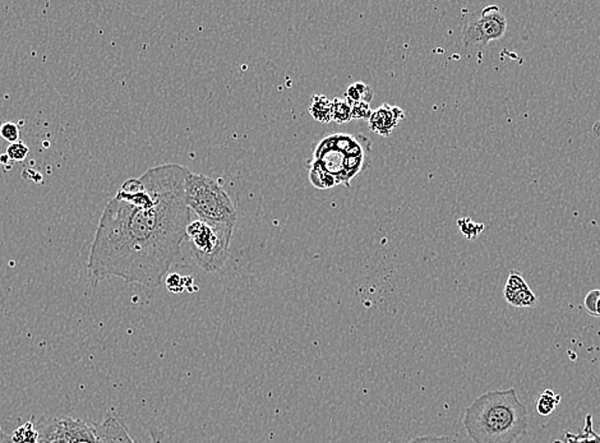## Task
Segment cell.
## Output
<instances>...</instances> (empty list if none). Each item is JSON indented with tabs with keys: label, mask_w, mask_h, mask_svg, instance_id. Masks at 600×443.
Listing matches in <instances>:
<instances>
[{
	"label": "cell",
	"mask_w": 600,
	"mask_h": 443,
	"mask_svg": "<svg viewBox=\"0 0 600 443\" xmlns=\"http://www.w3.org/2000/svg\"><path fill=\"white\" fill-rule=\"evenodd\" d=\"M188 171L164 163L122 184L96 229L87 262L92 279L117 277L148 289L163 282L192 221Z\"/></svg>",
	"instance_id": "6da1fadb"
},
{
	"label": "cell",
	"mask_w": 600,
	"mask_h": 443,
	"mask_svg": "<svg viewBox=\"0 0 600 443\" xmlns=\"http://www.w3.org/2000/svg\"><path fill=\"white\" fill-rule=\"evenodd\" d=\"M464 427L476 443H514L528 433L529 414L516 389H493L469 405Z\"/></svg>",
	"instance_id": "7a4b0ae2"
},
{
	"label": "cell",
	"mask_w": 600,
	"mask_h": 443,
	"mask_svg": "<svg viewBox=\"0 0 600 443\" xmlns=\"http://www.w3.org/2000/svg\"><path fill=\"white\" fill-rule=\"evenodd\" d=\"M233 233V224L213 223L197 218L189 223L184 241L195 264L203 271L216 273L227 261Z\"/></svg>",
	"instance_id": "3957f363"
},
{
	"label": "cell",
	"mask_w": 600,
	"mask_h": 443,
	"mask_svg": "<svg viewBox=\"0 0 600 443\" xmlns=\"http://www.w3.org/2000/svg\"><path fill=\"white\" fill-rule=\"evenodd\" d=\"M186 201L195 216L213 223H236V210L232 198L218 182L203 174L188 171Z\"/></svg>",
	"instance_id": "277c9868"
},
{
	"label": "cell",
	"mask_w": 600,
	"mask_h": 443,
	"mask_svg": "<svg viewBox=\"0 0 600 443\" xmlns=\"http://www.w3.org/2000/svg\"><path fill=\"white\" fill-rule=\"evenodd\" d=\"M507 31V19L497 6H488L476 19L469 21L462 30L467 49L483 50L491 41L502 39Z\"/></svg>",
	"instance_id": "5b68a950"
},
{
	"label": "cell",
	"mask_w": 600,
	"mask_h": 443,
	"mask_svg": "<svg viewBox=\"0 0 600 443\" xmlns=\"http://www.w3.org/2000/svg\"><path fill=\"white\" fill-rule=\"evenodd\" d=\"M503 296L507 303L516 308H533L538 303V298L524 279L522 273L514 270L507 277Z\"/></svg>",
	"instance_id": "8992f818"
},
{
	"label": "cell",
	"mask_w": 600,
	"mask_h": 443,
	"mask_svg": "<svg viewBox=\"0 0 600 443\" xmlns=\"http://www.w3.org/2000/svg\"><path fill=\"white\" fill-rule=\"evenodd\" d=\"M404 118L405 114L403 109L384 104L378 109L372 111V115L369 118V128L372 132L387 137L398 127V122Z\"/></svg>",
	"instance_id": "52a82bcc"
},
{
	"label": "cell",
	"mask_w": 600,
	"mask_h": 443,
	"mask_svg": "<svg viewBox=\"0 0 600 443\" xmlns=\"http://www.w3.org/2000/svg\"><path fill=\"white\" fill-rule=\"evenodd\" d=\"M62 424L63 435L68 443L97 442V426L83 420L63 417L59 418Z\"/></svg>",
	"instance_id": "ba28073f"
},
{
	"label": "cell",
	"mask_w": 600,
	"mask_h": 443,
	"mask_svg": "<svg viewBox=\"0 0 600 443\" xmlns=\"http://www.w3.org/2000/svg\"><path fill=\"white\" fill-rule=\"evenodd\" d=\"M96 443H134L128 435L127 428L114 415H108L102 424L97 426Z\"/></svg>",
	"instance_id": "9c48e42d"
},
{
	"label": "cell",
	"mask_w": 600,
	"mask_h": 443,
	"mask_svg": "<svg viewBox=\"0 0 600 443\" xmlns=\"http://www.w3.org/2000/svg\"><path fill=\"white\" fill-rule=\"evenodd\" d=\"M331 109H332V102L328 100L325 95H313L311 106H309V114L318 123L327 124L331 122Z\"/></svg>",
	"instance_id": "30bf717a"
},
{
	"label": "cell",
	"mask_w": 600,
	"mask_h": 443,
	"mask_svg": "<svg viewBox=\"0 0 600 443\" xmlns=\"http://www.w3.org/2000/svg\"><path fill=\"white\" fill-rule=\"evenodd\" d=\"M562 443H600V433H597L592 428V415L587 414L585 417V426L581 433H565V441Z\"/></svg>",
	"instance_id": "8fae6325"
},
{
	"label": "cell",
	"mask_w": 600,
	"mask_h": 443,
	"mask_svg": "<svg viewBox=\"0 0 600 443\" xmlns=\"http://www.w3.org/2000/svg\"><path fill=\"white\" fill-rule=\"evenodd\" d=\"M560 403H561V395H557L553 389H546L537 398L535 410L542 417H549L553 414Z\"/></svg>",
	"instance_id": "7c38bea8"
},
{
	"label": "cell",
	"mask_w": 600,
	"mask_h": 443,
	"mask_svg": "<svg viewBox=\"0 0 600 443\" xmlns=\"http://www.w3.org/2000/svg\"><path fill=\"white\" fill-rule=\"evenodd\" d=\"M372 99H373V90L363 82L352 83L348 87V90L345 92V100L349 102L350 105L358 104V102L369 104L372 102Z\"/></svg>",
	"instance_id": "4fadbf2b"
},
{
	"label": "cell",
	"mask_w": 600,
	"mask_h": 443,
	"mask_svg": "<svg viewBox=\"0 0 600 443\" xmlns=\"http://www.w3.org/2000/svg\"><path fill=\"white\" fill-rule=\"evenodd\" d=\"M350 120H352L350 104L345 99H334L331 109V122H335L337 124H345Z\"/></svg>",
	"instance_id": "5bb4252c"
},
{
	"label": "cell",
	"mask_w": 600,
	"mask_h": 443,
	"mask_svg": "<svg viewBox=\"0 0 600 443\" xmlns=\"http://www.w3.org/2000/svg\"><path fill=\"white\" fill-rule=\"evenodd\" d=\"M456 224L459 226L464 238L468 241H476V238L483 233L484 229H485L484 224L476 223V221H473V218H468V216L457 218Z\"/></svg>",
	"instance_id": "9a60e30c"
},
{
	"label": "cell",
	"mask_w": 600,
	"mask_h": 443,
	"mask_svg": "<svg viewBox=\"0 0 600 443\" xmlns=\"http://www.w3.org/2000/svg\"><path fill=\"white\" fill-rule=\"evenodd\" d=\"M189 287H195L193 277H190V276L183 277V276H180L179 273H172L166 277V288L174 294L183 293L184 290H188Z\"/></svg>",
	"instance_id": "2e32d148"
},
{
	"label": "cell",
	"mask_w": 600,
	"mask_h": 443,
	"mask_svg": "<svg viewBox=\"0 0 600 443\" xmlns=\"http://www.w3.org/2000/svg\"><path fill=\"white\" fill-rule=\"evenodd\" d=\"M584 308L592 317H600V289H594L586 294Z\"/></svg>",
	"instance_id": "e0dca14e"
},
{
	"label": "cell",
	"mask_w": 600,
	"mask_h": 443,
	"mask_svg": "<svg viewBox=\"0 0 600 443\" xmlns=\"http://www.w3.org/2000/svg\"><path fill=\"white\" fill-rule=\"evenodd\" d=\"M29 154H30V148L27 147L22 140H18L16 143H10L7 147V152H6L9 160H13V161H24Z\"/></svg>",
	"instance_id": "ac0fdd59"
},
{
	"label": "cell",
	"mask_w": 600,
	"mask_h": 443,
	"mask_svg": "<svg viewBox=\"0 0 600 443\" xmlns=\"http://www.w3.org/2000/svg\"><path fill=\"white\" fill-rule=\"evenodd\" d=\"M0 136L10 143H16L19 140V128L18 125L7 122L0 127Z\"/></svg>",
	"instance_id": "d6986e66"
},
{
	"label": "cell",
	"mask_w": 600,
	"mask_h": 443,
	"mask_svg": "<svg viewBox=\"0 0 600 443\" xmlns=\"http://www.w3.org/2000/svg\"><path fill=\"white\" fill-rule=\"evenodd\" d=\"M372 115V109L369 104L358 102L351 105V118L352 119H369Z\"/></svg>",
	"instance_id": "ffe728a7"
},
{
	"label": "cell",
	"mask_w": 600,
	"mask_h": 443,
	"mask_svg": "<svg viewBox=\"0 0 600 443\" xmlns=\"http://www.w3.org/2000/svg\"><path fill=\"white\" fill-rule=\"evenodd\" d=\"M406 443H456L453 441L451 437H436V435H424V437H418L415 440H412Z\"/></svg>",
	"instance_id": "44dd1931"
},
{
	"label": "cell",
	"mask_w": 600,
	"mask_h": 443,
	"mask_svg": "<svg viewBox=\"0 0 600 443\" xmlns=\"http://www.w3.org/2000/svg\"><path fill=\"white\" fill-rule=\"evenodd\" d=\"M151 437H152V443H161V435L156 430L151 432Z\"/></svg>",
	"instance_id": "7402d4cb"
},
{
	"label": "cell",
	"mask_w": 600,
	"mask_h": 443,
	"mask_svg": "<svg viewBox=\"0 0 600 443\" xmlns=\"http://www.w3.org/2000/svg\"><path fill=\"white\" fill-rule=\"evenodd\" d=\"M594 132H595V134H597L598 137H600V122H598L597 124L594 125Z\"/></svg>",
	"instance_id": "603a6c76"
},
{
	"label": "cell",
	"mask_w": 600,
	"mask_h": 443,
	"mask_svg": "<svg viewBox=\"0 0 600 443\" xmlns=\"http://www.w3.org/2000/svg\"><path fill=\"white\" fill-rule=\"evenodd\" d=\"M553 443H562V441H558V440H557V441H554Z\"/></svg>",
	"instance_id": "cb8c5ba5"
},
{
	"label": "cell",
	"mask_w": 600,
	"mask_h": 443,
	"mask_svg": "<svg viewBox=\"0 0 600 443\" xmlns=\"http://www.w3.org/2000/svg\"><path fill=\"white\" fill-rule=\"evenodd\" d=\"M599 368H600V364H599Z\"/></svg>",
	"instance_id": "d4e9b609"
}]
</instances>
